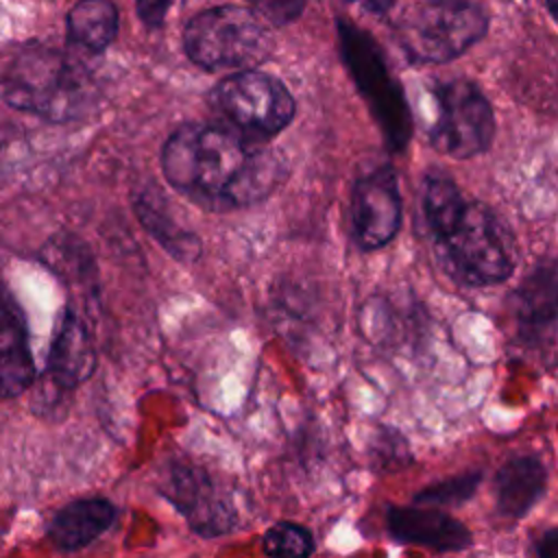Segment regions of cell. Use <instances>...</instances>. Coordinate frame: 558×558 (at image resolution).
Segmentation results:
<instances>
[{
    "mask_svg": "<svg viewBox=\"0 0 558 558\" xmlns=\"http://www.w3.org/2000/svg\"><path fill=\"white\" fill-rule=\"evenodd\" d=\"M135 214L144 222L146 231L174 257L196 259L201 255V240L196 233L177 225L170 214L168 201L159 194V187L135 192Z\"/></svg>",
    "mask_w": 558,
    "mask_h": 558,
    "instance_id": "e0dca14e",
    "label": "cell"
},
{
    "mask_svg": "<svg viewBox=\"0 0 558 558\" xmlns=\"http://www.w3.org/2000/svg\"><path fill=\"white\" fill-rule=\"evenodd\" d=\"M159 161L168 185L209 211L257 205L288 174L275 148L229 122H183L163 142Z\"/></svg>",
    "mask_w": 558,
    "mask_h": 558,
    "instance_id": "6da1fadb",
    "label": "cell"
},
{
    "mask_svg": "<svg viewBox=\"0 0 558 558\" xmlns=\"http://www.w3.org/2000/svg\"><path fill=\"white\" fill-rule=\"evenodd\" d=\"M434 244L445 270L469 286L499 283L514 268L512 240L501 220L482 203L466 201Z\"/></svg>",
    "mask_w": 558,
    "mask_h": 558,
    "instance_id": "3957f363",
    "label": "cell"
},
{
    "mask_svg": "<svg viewBox=\"0 0 558 558\" xmlns=\"http://www.w3.org/2000/svg\"><path fill=\"white\" fill-rule=\"evenodd\" d=\"M436 120L429 126V144L453 159H471L484 153L495 135V116L480 87L466 78L442 81L434 87Z\"/></svg>",
    "mask_w": 558,
    "mask_h": 558,
    "instance_id": "ba28073f",
    "label": "cell"
},
{
    "mask_svg": "<svg viewBox=\"0 0 558 558\" xmlns=\"http://www.w3.org/2000/svg\"><path fill=\"white\" fill-rule=\"evenodd\" d=\"M480 480H482V473H477V471L462 473V475H456V477H449L445 482L423 488L421 493L414 495V501L427 504V506H458L475 493Z\"/></svg>",
    "mask_w": 558,
    "mask_h": 558,
    "instance_id": "44dd1931",
    "label": "cell"
},
{
    "mask_svg": "<svg viewBox=\"0 0 558 558\" xmlns=\"http://www.w3.org/2000/svg\"><path fill=\"white\" fill-rule=\"evenodd\" d=\"M338 31L347 65L377 118L388 146L392 150H403L412 135V120L403 92L390 76L375 41L368 35L342 20L338 22Z\"/></svg>",
    "mask_w": 558,
    "mask_h": 558,
    "instance_id": "52a82bcc",
    "label": "cell"
},
{
    "mask_svg": "<svg viewBox=\"0 0 558 558\" xmlns=\"http://www.w3.org/2000/svg\"><path fill=\"white\" fill-rule=\"evenodd\" d=\"M96 371V347L92 331L76 310L68 307L52 336L48 353V375L59 388H76Z\"/></svg>",
    "mask_w": 558,
    "mask_h": 558,
    "instance_id": "7c38bea8",
    "label": "cell"
},
{
    "mask_svg": "<svg viewBox=\"0 0 558 558\" xmlns=\"http://www.w3.org/2000/svg\"><path fill=\"white\" fill-rule=\"evenodd\" d=\"M248 2L262 20L275 26H286L294 22L305 7V0H248Z\"/></svg>",
    "mask_w": 558,
    "mask_h": 558,
    "instance_id": "7402d4cb",
    "label": "cell"
},
{
    "mask_svg": "<svg viewBox=\"0 0 558 558\" xmlns=\"http://www.w3.org/2000/svg\"><path fill=\"white\" fill-rule=\"evenodd\" d=\"M466 198L462 196L456 181L440 170H427L421 181V214L432 238H438L451 227V222L464 209Z\"/></svg>",
    "mask_w": 558,
    "mask_h": 558,
    "instance_id": "d6986e66",
    "label": "cell"
},
{
    "mask_svg": "<svg viewBox=\"0 0 558 558\" xmlns=\"http://www.w3.org/2000/svg\"><path fill=\"white\" fill-rule=\"evenodd\" d=\"M386 530L397 543L418 545L434 551H460L471 545V532L440 506L412 504L388 506Z\"/></svg>",
    "mask_w": 558,
    "mask_h": 558,
    "instance_id": "8fae6325",
    "label": "cell"
},
{
    "mask_svg": "<svg viewBox=\"0 0 558 558\" xmlns=\"http://www.w3.org/2000/svg\"><path fill=\"white\" fill-rule=\"evenodd\" d=\"M0 379L2 397L13 399L22 395L35 379V362L28 349V329L24 312L15 296L7 290L0 314Z\"/></svg>",
    "mask_w": 558,
    "mask_h": 558,
    "instance_id": "5bb4252c",
    "label": "cell"
},
{
    "mask_svg": "<svg viewBox=\"0 0 558 558\" xmlns=\"http://www.w3.org/2000/svg\"><path fill=\"white\" fill-rule=\"evenodd\" d=\"M351 240L362 251L386 246L401 227V194L390 166H377L357 177L349 201Z\"/></svg>",
    "mask_w": 558,
    "mask_h": 558,
    "instance_id": "30bf717a",
    "label": "cell"
},
{
    "mask_svg": "<svg viewBox=\"0 0 558 558\" xmlns=\"http://www.w3.org/2000/svg\"><path fill=\"white\" fill-rule=\"evenodd\" d=\"M183 48L203 70H248L270 57L272 37L255 11L225 4L185 24Z\"/></svg>",
    "mask_w": 558,
    "mask_h": 558,
    "instance_id": "5b68a950",
    "label": "cell"
},
{
    "mask_svg": "<svg viewBox=\"0 0 558 558\" xmlns=\"http://www.w3.org/2000/svg\"><path fill=\"white\" fill-rule=\"evenodd\" d=\"M547 482L545 466L534 456L508 460L495 477L497 510L504 517H523L543 495Z\"/></svg>",
    "mask_w": 558,
    "mask_h": 558,
    "instance_id": "2e32d148",
    "label": "cell"
},
{
    "mask_svg": "<svg viewBox=\"0 0 558 558\" xmlns=\"http://www.w3.org/2000/svg\"><path fill=\"white\" fill-rule=\"evenodd\" d=\"M536 554H538V556H545V558H554V556H558V530L547 532V534L538 541V545H536Z\"/></svg>",
    "mask_w": 558,
    "mask_h": 558,
    "instance_id": "cb8c5ba5",
    "label": "cell"
},
{
    "mask_svg": "<svg viewBox=\"0 0 558 558\" xmlns=\"http://www.w3.org/2000/svg\"><path fill=\"white\" fill-rule=\"evenodd\" d=\"M547 4H549V11H551V15L558 20V0H547Z\"/></svg>",
    "mask_w": 558,
    "mask_h": 558,
    "instance_id": "484cf974",
    "label": "cell"
},
{
    "mask_svg": "<svg viewBox=\"0 0 558 558\" xmlns=\"http://www.w3.org/2000/svg\"><path fill=\"white\" fill-rule=\"evenodd\" d=\"M159 490L198 536L216 538L229 534L238 523L229 495L214 482L209 471L196 464L172 462Z\"/></svg>",
    "mask_w": 558,
    "mask_h": 558,
    "instance_id": "9c48e42d",
    "label": "cell"
},
{
    "mask_svg": "<svg viewBox=\"0 0 558 558\" xmlns=\"http://www.w3.org/2000/svg\"><path fill=\"white\" fill-rule=\"evenodd\" d=\"M2 98L11 109L70 122L94 109L98 87L76 57L44 44H22L4 61Z\"/></svg>",
    "mask_w": 558,
    "mask_h": 558,
    "instance_id": "7a4b0ae2",
    "label": "cell"
},
{
    "mask_svg": "<svg viewBox=\"0 0 558 558\" xmlns=\"http://www.w3.org/2000/svg\"><path fill=\"white\" fill-rule=\"evenodd\" d=\"M514 318L523 336H541L558 325V259L541 262L514 290Z\"/></svg>",
    "mask_w": 558,
    "mask_h": 558,
    "instance_id": "9a60e30c",
    "label": "cell"
},
{
    "mask_svg": "<svg viewBox=\"0 0 558 558\" xmlns=\"http://www.w3.org/2000/svg\"><path fill=\"white\" fill-rule=\"evenodd\" d=\"M262 549L266 556L303 558L316 549V543L312 532L305 525H299L292 521H277L264 532Z\"/></svg>",
    "mask_w": 558,
    "mask_h": 558,
    "instance_id": "ffe728a7",
    "label": "cell"
},
{
    "mask_svg": "<svg viewBox=\"0 0 558 558\" xmlns=\"http://www.w3.org/2000/svg\"><path fill=\"white\" fill-rule=\"evenodd\" d=\"M209 105L231 126L257 140L281 133L296 113L290 89L272 74L253 68L218 81L209 92Z\"/></svg>",
    "mask_w": 558,
    "mask_h": 558,
    "instance_id": "8992f818",
    "label": "cell"
},
{
    "mask_svg": "<svg viewBox=\"0 0 558 558\" xmlns=\"http://www.w3.org/2000/svg\"><path fill=\"white\" fill-rule=\"evenodd\" d=\"M118 517L105 497H83L61 506L46 525V538L61 551H76L105 534Z\"/></svg>",
    "mask_w": 558,
    "mask_h": 558,
    "instance_id": "4fadbf2b",
    "label": "cell"
},
{
    "mask_svg": "<svg viewBox=\"0 0 558 558\" xmlns=\"http://www.w3.org/2000/svg\"><path fill=\"white\" fill-rule=\"evenodd\" d=\"M488 28V15L473 0H421L395 26V37L412 63H445L473 44Z\"/></svg>",
    "mask_w": 558,
    "mask_h": 558,
    "instance_id": "277c9868",
    "label": "cell"
},
{
    "mask_svg": "<svg viewBox=\"0 0 558 558\" xmlns=\"http://www.w3.org/2000/svg\"><path fill=\"white\" fill-rule=\"evenodd\" d=\"M172 0H135V9H137V15L140 20L148 26V28H155V26H161L168 9H170Z\"/></svg>",
    "mask_w": 558,
    "mask_h": 558,
    "instance_id": "603a6c76",
    "label": "cell"
},
{
    "mask_svg": "<svg viewBox=\"0 0 558 558\" xmlns=\"http://www.w3.org/2000/svg\"><path fill=\"white\" fill-rule=\"evenodd\" d=\"M118 35V9L109 0H81L68 13V39L87 50L102 52Z\"/></svg>",
    "mask_w": 558,
    "mask_h": 558,
    "instance_id": "ac0fdd59",
    "label": "cell"
},
{
    "mask_svg": "<svg viewBox=\"0 0 558 558\" xmlns=\"http://www.w3.org/2000/svg\"><path fill=\"white\" fill-rule=\"evenodd\" d=\"M353 2H357L360 7H364V9L371 11V13H384V11H388L397 0H353Z\"/></svg>",
    "mask_w": 558,
    "mask_h": 558,
    "instance_id": "d4e9b609",
    "label": "cell"
}]
</instances>
